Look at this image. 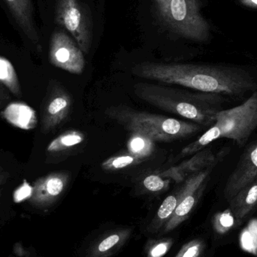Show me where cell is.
I'll use <instances>...</instances> for the list:
<instances>
[{"label":"cell","instance_id":"6da1fadb","mask_svg":"<svg viewBox=\"0 0 257 257\" xmlns=\"http://www.w3.org/2000/svg\"><path fill=\"white\" fill-rule=\"evenodd\" d=\"M136 76L204 93L241 97L257 90L254 78L233 66L145 62L132 69Z\"/></svg>","mask_w":257,"mask_h":257},{"label":"cell","instance_id":"7a4b0ae2","mask_svg":"<svg viewBox=\"0 0 257 257\" xmlns=\"http://www.w3.org/2000/svg\"><path fill=\"white\" fill-rule=\"evenodd\" d=\"M134 93L147 103L189 119L200 126H211L227 102L226 96L184 90L168 85L138 83Z\"/></svg>","mask_w":257,"mask_h":257},{"label":"cell","instance_id":"3957f363","mask_svg":"<svg viewBox=\"0 0 257 257\" xmlns=\"http://www.w3.org/2000/svg\"><path fill=\"white\" fill-rule=\"evenodd\" d=\"M256 128L257 90L241 105L219 111L215 123L199 139L187 145L179 157L196 154L220 139H231L242 148Z\"/></svg>","mask_w":257,"mask_h":257},{"label":"cell","instance_id":"277c9868","mask_svg":"<svg viewBox=\"0 0 257 257\" xmlns=\"http://www.w3.org/2000/svg\"><path fill=\"white\" fill-rule=\"evenodd\" d=\"M105 114L131 132L147 135L154 142H169L193 136L202 126L193 122L138 111L126 105L111 107Z\"/></svg>","mask_w":257,"mask_h":257},{"label":"cell","instance_id":"5b68a950","mask_svg":"<svg viewBox=\"0 0 257 257\" xmlns=\"http://www.w3.org/2000/svg\"><path fill=\"white\" fill-rule=\"evenodd\" d=\"M160 19L175 33L196 42L209 39L210 26L199 0H154Z\"/></svg>","mask_w":257,"mask_h":257},{"label":"cell","instance_id":"8992f818","mask_svg":"<svg viewBox=\"0 0 257 257\" xmlns=\"http://www.w3.org/2000/svg\"><path fill=\"white\" fill-rule=\"evenodd\" d=\"M56 21L75 38L84 54H88L92 40V20L87 6L79 0H57Z\"/></svg>","mask_w":257,"mask_h":257},{"label":"cell","instance_id":"52a82bcc","mask_svg":"<svg viewBox=\"0 0 257 257\" xmlns=\"http://www.w3.org/2000/svg\"><path fill=\"white\" fill-rule=\"evenodd\" d=\"M49 57L50 61L56 67L74 75H81L85 67L82 51L78 44L63 32H55L53 34Z\"/></svg>","mask_w":257,"mask_h":257},{"label":"cell","instance_id":"ba28073f","mask_svg":"<svg viewBox=\"0 0 257 257\" xmlns=\"http://www.w3.org/2000/svg\"><path fill=\"white\" fill-rule=\"evenodd\" d=\"M257 180V141L251 144L240 157L226 181L224 196L229 202L240 190Z\"/></svg>","mask_w":257,"mask_h":257},{"label":"cell","instance_id":"9c48e42d","mask_svg":"<svg viewBox=\"0 0 257 257\" xmlns=\"http://www.w3.org/2000/svg\"><path fill=\"white\" fill-rule=\"evenodd\" d=\"M226 154L227 151H222L218 155H216L210 148H204L178 166L169 168L163 172H158V174L170 183L171 181L181 183L193 174L203 170L212 165H217L219 160H221Z\"/></svg>","mask_w":257,"mask_h":257},{"label":"cell","instance_id":"30bf717a","mask_svg":"<svg viewBox=\"0 0 257 257\" xmlns=\"http://www.w3.org/2000/svg\"><path fill=\"white\" fill-rule=\"evenodd\" d=\"M67 172H55L39 178L35 182L29 202L37 208L52 205L63 193L69 183Z\"/></svg>","mask_w":257,"mask_h":257},{"label":"cell","instance_id":"8fae6325","mask_svg":"<svg viewBox=\"0 0 257 257\" xmlns=\"http://www.w3.org/2000/svg\"><path fill=\"white\" fill-rule=\"evenodd\" d=\"M71 107L72 99L69 93L60 87L55 89L44 108L43 131L48 133L63 123L69 115Z\"/></svg>","mask_w":257,"mask_h":257},{"label":"cell","instance_id":"7c38bea8","mask_svg":"<svg viewBox=\"0 0 257 257\" xmlns=\"http://www.w3.org/2000/svg\"><path fill=\"white\" fill-rule=\"evenodd\" d=\"M15 21L34 45H39V36L34 24L31 0H5Z\"/></svg>","mask_w":257,"mask_h":257},{"label":"cell","instance_id":"4fadbf2b","mask_svg":"<svg viewBox=\"0 0 257 257\" xmlns=\"http://www.w3.org/2000/svg\"><path fill=\"white\" fill-rule=\"evenodd\" d=\"M229 210L237 226L257 206V180L240 190L229 201Z\"/></svg>","mask_w":257,"mask_h":257},{"label":"cell","instance_id":"5bb4252c","mask_svg":"<svg viewBox=\"0 0 257 257\" xmlns=\"http://www.w3.org/2000/svg\"><path fill=\"white\" fill-rule=\"evenodd\" d=\"M3 116L9 123L23 130H31L37 123L34 110L20 102L10 104L3 112Z\"/></svg>","mask_w":257,"mask_h":257},{"label":"cell","instance_id":"9a60e30c","mask_svg":"<svg viewBox=\"0 0 257 257\" xmlns=\"http://www.w3.org/2000/svg\"><path fill=\"white\" fill-rule=\"evenodd\" d=\"M155 149V142L147 135L139 132H132L127 142L128 154L142 160L149 157Z\"/></svg>","mask_w":257,"mask_h":257},{"label":"cell","instance_id":"2e32d148","mask_svg":"<svg viewBox=\"0 0 257 257\" xmlns=\"http://www.w3.org/2000/svg\"><path fill=\"white\" fill-rule=\"evenodd\" d=\"M85 139L84 133L78 130H69L54 139L47 148L49 153H58L66 151L82 143Z\"/></svg>","mask_w":257,"mask_h":257},{"label":"cell","instance_id":"e0dca14e","mask_svg":"<svg viewBox=\"0 0 257 257\" xmlns=\"http://www.w3.org/2000/svg\"><path fill=\"white\" fill-rule=\"evenodd\" d=\"M0 82L13 94L21 96V87L15 68L8 59L0 56Z\"/></svg>","mask_w":257,"mask_h":257},{"label":"cell","instance_id":"ac0fdd59","mask_svg":"<svg viewBox=\"0 0 257 257\" xmlns=\"http://www.w3.org/2000/svg\"><path fill=\"white\" fill-rule=\"evenodd\" d=\"M141 160L130 154L110 157L102 163V168L105 171H117L141 163Z\"/></svg>","mask_w":257,"mask_h":257},{"label":"cell","instance_id":"d6986e66","mask_svg":"<svg viewBox=\"0 0 257 257\" xmlns=\"http://www.w3.org/2000/svg\"><path fill=\"white\" fill-rule=\"evenodd\" d=\"M170 182L164 179L158 173L148 175L144 179L143 184L147 190L151 192H159L166 189Z\"/></svg>","mask_w":257,"mask_h":257},{"label":"cell","instance_id":"ffe728a7","mask_svg":"<svg viewBox=\"0 0 257 257\" xmlns=\"http://www.w3.org/2000/svg\"><path fill=\"white\" fill-rule=\"evenodd\" d=\"M178 196H169L163 201L162 203L161 206L159 208L158 212H157V215H158L159 218L160 219H166L168 217H170L174 211H175V208H176L177 205H178Z\"/></svg>","mask_w":257,"mask_h":257},{"label":"cell","instance_id":"44dd1931","mask_svg":"<svg viewBox=\"0 0 257 257\" xmlns=\"http://www.w3.org/2000/svg\"><path fill=\"white\" fill-rule=\"evenodd\" d=\"M120 238L117 235H113L107 238L101 242L99 246V250L100 252H105L114 247L118 242Z\"/></svg>","mask_w":257,"mask_h":257},{"label":"cell","instance_id":"7402d4cb","mask_svg":"<svg viewBox=\"0 0 257 257\" xmlns=\"http://www.w3.org/2000/svg\"><path fill=\"white\" fill-rule=\"evenodd\" d=\"M200 248L201 245L199 243H193L186 250L182 257H197L199 256Z\"/></svg>","mask_w":257,"mask_h":257},{"label":"cell","instance_id":"603a6c76","mask_svg":"<svg viewBox=\"0 0 257 257\" xmlns=\"http://www.w3.org/2000/svg\"><path fill=\"white\" fill-rule=\"evenodd\" d=\"M166 250H167V244L163 243V244L157 245V247L152 250L151 254H152L153 257H160L166 253Z\"/></svg>","mask_w":257,"mask_h":257},{"label":"cell","instance_id":"cb8c5ba5","mask_svg":"<svg viewBox=\"0 0 257 257\" xmlns=\"http://www.w3.org/2000/svg\"><path fill=\"white\" fill-rule=\"evenodd\" d=\"M14 252L17 256L19 257H24L28 254V251H27L25 248L19 243L15 244V247H14Z\"/></svg>","mask_w":257,"mask_h":257},{"label":"cell","instance_id":"d4e9b609","mask_svg":"<svg viewBox=\"0 0 257 257\" xmlns=\"http://www.w3.org/2000/svg\"><path fill=\"white\" fill-rule=\"evenodd\" d=\"M239 2L245 7L257 9V0H239Z\"/></svg>","mask_w":257,"mask_h":257},{"label":"cell","instance_id":"484cf974","mask_svg":"<svg viewBox=\"0 0 257 257\" xmlns=\"http://www.w3.org/2000/svg\"><path fill=\"white\" fill-rule=\"evenodd\" d=\"M7 175H6V172L4 171H0V186L2 184H4L5 181L7 179Z\"/></svg>","mask_w":257,"mask_h":257},{"label":"cell","instance_id":"4316f807","mask_svg":"<svg viewBox=\"0 0 257 257\" xmlns=\"http://www.w3.org/2000/svg\"><path fill=\"white\" fill-rule=\"evenodd\" d=\"M3 100H5V95L4 93H3V92L0 91V105H2Z\"/></svg>","mask_w":257,"mask_h":257}]
</instances>
